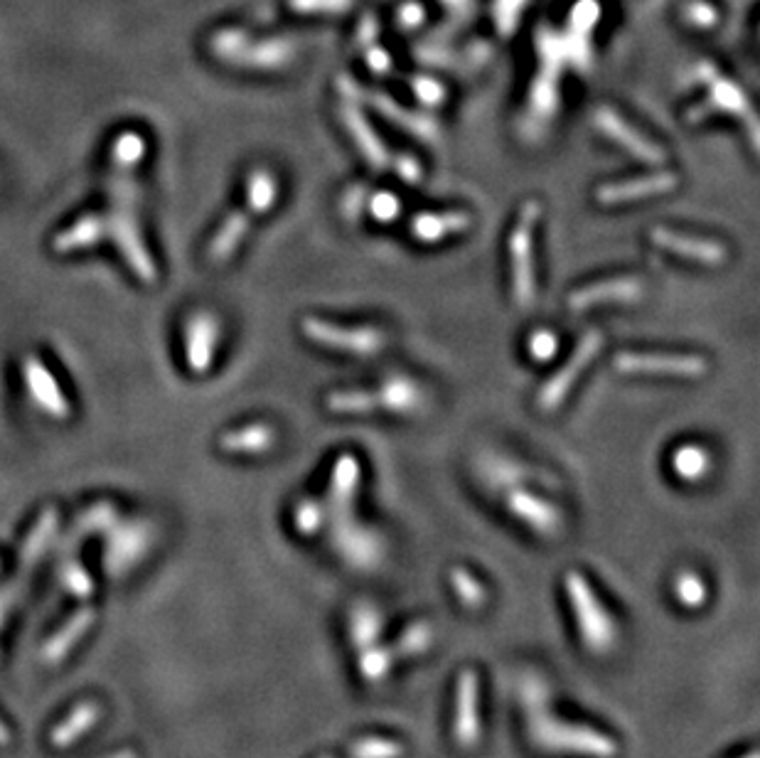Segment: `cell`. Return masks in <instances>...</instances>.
Returning a JSON list of instances; mask_svg holds the SVG:
<instances>
[{
  "instance_id": "cell-1",
  "label": "cell",
  "mask_w": 760,
  "mask_h": 758,
  "mask_svg": "<svg viewBox=\"0 0 760 758\" xmlns=\"http://www.w3.org/2000/svg\"><path fill=\"white\" fill-rule=\"evenodd\" d=\"M143 153H146V141L141 133L123 131L116 136L109 168V212L104 215L109 239L119 247L128 269L143 284H155L158 271H155L153 256L143 242L141 217H138L136 170L141 165Z\"/></svg>"
},
{
  "instance_id": "cell-2",
  "label": "cell",
  "mask_w": 760,
  "mask_h": 758,
  "mask_svg": "<svg viewBox=\"0 0 760 758\" xmlns=\"http://www.w3.org/2000/svg\"><path fill=\"white\" fill-rule=\"evenodd\" d=\"M278 200V180L274 173H269L266 168H256L254 173L246 178V202L242 210L232 212L227 220L222 222V227L214 232L212 242L207 244V261L214 266H222L227 261H232V256L237 254V249L242 247L244 237L249 234V229L254 227V222L261 215L271 210Z\"/></svg>"
},
{
  "instance_id": "cell-3",
  "label": "cell",
  "mask_w": 760,
  "mask_h": 758,
  "mask_svg": "<svg viewBox=\"0 0 760 758\" xmlns=\"http://www.w3.org/2000/svg\"><path fill=\"white\" fill-rule=\"evenodd\" d=\"M699 79L706 84V87H709V96H706V101H701V104L687 111L689 124H701V121L709 119V116H714V114H731L748 126L751 143L758 151V138H760L758 119L746 92H743L741 87H736L731 79H726L724 74L716 72L714 64H709V62L699 64Z\"/></svg>"
},
{
  "instance_id": "cell-4",
  "label": "cell",
  "mask_w": 760,
  "mask_h": 758,
  "mask_svg": "<svg viewBox=\"0 0 760 758\" xmlns=\"http://www.w3.org/2000/svg\"><path fill=\"white\" fill-rule=\"evenodd\" d=\"M542 205L537 200H527L519 207L515 227L510 232V269H512V293L522 308H529L537 298V274H534V232H537Z\"/></svg>"
},
{
  "instance_id": "cell-5",
  "label": "cell",
  "mask_w": 760,
  "mask_h": 758,
  "mask_svg": "<svg viewBox=\"0 0 760 758\" xmlns=\"http://www.w3.org/2000/svg\"><path fill=\"white\" fill-rule=\"evenodd\" d=\"M212 52L227 64L251 69H283L296 57L291 40H251L239 30H219L212 37Z\"/></svg>"
},
{
  "instance_id": "cell-6",
  "label": "cell",
  "mask_w": 760,
  "mask_h": 758,
  "mask_svg": "<svg viewBox=\"0 0 760 758\" xmlns=\"http://www.w3.org/2000/svg\"><path fill=\"white\" fill-rule=\"evenodd\" d=\"M301 333L305 340L320 348L360 357L377 355L389 345V335L374 325H340L318 316H305L301 320Z\"/></svg>"
},
{
  "instance_id": "cell-7",
  "label": "cell",
  "mask_w": 760,
  "mask_h": 758,
  "mask_svg": "<svg viewBox=\"0 0 760 758\" xmlns=\"http://www.w3.org/2000/svg\"><path fill=\"white\" fill-rule=\"evenodd\" d=\"M603 345H606V338H603L601 330H588V333L578 340V345L569 355V360L539 387L537 409L544 411V414H551V411L559 409L561 404L569 399V392L574 389L578 377L583 375V370H586V367L596 360L598 352L603 350Z\"/></svg>"
},
{
  "instance_id": "cell-8",
  "label": "cell",
  "mask_w": 760,
  "mask_h": 758,
  "mask_svg": "<svg viewBox=\"0 0 760 758\" xmlns=\"http://www.w3.org/2000/svg\"><path fill=\"white\" fill-rule=\"evenodd\" d=\"M615 370L625 375H657L677 379H699L709 372V360L694 352H618Z\"/></svg>"
},
{
  "instance_id": "cell-9",
  "label": "cell",
  "mask_w": 760,
  "mask_h": 758,
  "mask_svg": "<svg viewBox=\"0 0 760 758\" xmlns=\"http://www.w3.org/2000/svg\"><path fill=\"white\" fill-rule=\"evenodd\" d=\"M566 591H569L571 606H574L578 628H581V638L586 640L588 648L596 650V653L610 648V643H613L615 638L613 621H610L606 608H601V603H598L596 594H593V589L588 586V581L583 579L578 571H571V574L566 576Z\"/></svg>"
},
{
  "instance_id": "cell-10",
  "label": "cell",
  "mask_w": 760,
  "mask_h": 758,
  "mask_svg": "<svg viewBox=\"0 0 760 758\" xmlns=\"http://www.w3.org/2000/svg\"><path fill=\"white\" fill-rule=\"evenodd\" d=\"M593 126L608 136L615 146L623 148L625 153H630L633 158H638L640 163L647 165H665L667 163V151L662 146H657L655 141L640 133L638 128L630 126L623 116L618 114L610 106H598L593 111Z\"/></svg>"
},
{
  "instance_id": "cell-11",
  "label": "cell",
  "mask_w": 760,
  "mask_h": 758,
  "mask_svg": "<svg viewBox=\"0 0 760 758\" xmlns=\"http://www.w3.org/2000/svg\"><path fill=\"white\" fill-rule=\"evenodd\" d=\"M650 239L655 247L665 249L667 254L679 256V259L694 261L701 266H724L729 261V249L721 242L706 237H692V234L674 232L669 227H652Z\"/></svg>"
},
{
  "instance_id": "cell-12",
  "label": "cell",
  "mask_w": 760,
  "mask_h": 758,
  "mask_svg": "<svg viewBox=\"0 0 760 758\" xmlns=\"http://www.w3.org/2000/svg\"><path fill=\"white\" fill-rule=\"evenodd\" d=\"M679 175L672 170H660V173L642 175V178L630 180H615V183H603L596 190V202L603 207L628 205V202L650 200V197L667 195V192L677 190Z\"/></svg>"
},
{
  "instance_id": "cell-13",
  "label": "cell",
  "mask_w": 760,
  "mask_h": 758,
  "mask_svg": "<svg viewBox=\"0 0 760 758\" xmlns=\"http://www.w3.org/2000/svg\"><path fill=\"white\" fill-rule=\"evenodd\" d=\"M647 286L638 276H618V279L596 281L576 288L569 296L571 311H591L598 306H610V303H638L645 296Z\"/></svg>"
},
{
  "instance_id": "cell-14",
  "label": "cell",
  "mask_w": 760,
  "mask_h": 758,
  "mask_svg": "<svg viewBox=\"0 0 760 758\" xmlns=\"http://www.w3.org/2000/svg\"><path fill=\"white\" fill-rule=\"evenodd\" d=\"M222 328L210 311H197L185 323V360L195 375H205L214 365Z\"/></svg>"
},
{
  "instance_id": "cell-15",
  "label": "cell",
  "mask_w": 760,
  "mask_h": 758,
  "mask_svg": "<svg viewBox=\"0 0 760 758\" xmlns=\"http://www.w3.org/2000/svg\"><path fill=\"white\" fill-rule=\"evenodd\" d=\"M23 377L28 384V392L32 402L37 404L45 414H50L52 419H67L69 416V402L64 399L60 384H57L55 375L47 370L45 362L37 355H28L23 362Z\"/></svg>"
},
{
  "instance_id": "cell-16",
  "label": "cell",
  "mask_w": 760,
  "mask_h": 758,
  "mask_svg": "<svg viewBox=\"0 0 760 758\" xmlns=\"http://www.w3.org/2000/svg\"><path fill=\"white\" fill-rule=\"evenodd\" d=\"M473 215L468 210H441V212H419L411 220L409 229L416 242L421 244H441L446 239L465 234L473 229Z\"/></svg>"
},
{
  "instance_id": "cell-17",
  "label": "cell",
  "mask_w": 760,
  "mask_h": 758,
  "mask_svg": "<svg viewBox=\"0 0 760 758\" xmlns=\"http://www.w3.org/2000/svg\"><path fill=\"white\" fill-rule=\"evenodd\" d=\"M340 116H342V124H345L347 128V133H350L352 141L357 143V148H360L362 156L367 158V163L372 165V168L384 170L387 165H392V156H389L387 146H384L382 138L377 136V131H374L372 124H369L367 116L362 114V109L357 106L355 99H345V104H342V109H340Z\"/></svg>"
},
{
  "instance_id": "cell-18",
  "label": "cell",
  "mask_w": 760,
  "mask_h": 758,
  "mask_svg": "<svg viewBox=\"0 0 760 758\" xmlns=\"http://www.w3.org/2000/svg\"><path fill=\"white\" fill-rule=\"evenodd\" d=\"M276 443L278 431L266 421H251L219 436V448L234 456H261V453L274 451Z\"/></svg>"
},
{
  "instance_id": "cell-19",
  "label": "cell",
  "mask_w": 760,
  "mask_h": 758,
  "mask_svg": "<svg viewBox=\"0 0 760 758\" xmlns=\"http://www.w3.org/2000/svg\"><path fill=\"white\" fill-rule=\"evenodd\" d=\"M340 87L345 89V92L352 94V99H365L369 106H374V109L379 111V114L389 116V119L396 121L399 126L409 128L411 133H419V136H426V133H431L433 128H436V124H433V119H428V116H421V114H414V111L404 109V106L396 104L394 99H389V96L379 94V92H369V89H362L357 87L352 79H340Z\"/></svg>"
},
{
  "instance_id": "cell-20",
  "label": "cell",
  "mask_w": 760,
  "mask_h": 758,
  "mask_svg": "<svg viewBox=\"0 0 760 758\" xmlns=\"http://www.w3.org/2000/svg\"><path fill=\"white\" fill-rule=\"evenodd\" d=\"M507 507H510L517 520H522L524 525L532 527L539 535H551V532H556L561 527L559 510L547 503V500L527 493V490H512L507 495Z\"/></svg>"
},
{
  "instance_id": "cell-21",
  "label": "cell",
  "mask_w": 760,
  "mask_h": 758,
  "mask_svg": "<svg viewBox=\"0 0 760 758\" xmlns=\"http://www.w3.org/2000/svg\"><path fill=\"white\" fill-rule=\"evenodd\" d=\"M456 739L460 746H473L480 736L478 719V677L473 670H465L458 680L456 702Z\"/></svg>"
},
{
  "instance_id": "cell-22",
  "label": "cell",
  "mask_w": 760,
  "mask_h": 758,
  "mask_svg": "<svg viewBox=\"0 0 760 758\" xmlns=\"http://www.w3.org/2000/svg\"><path fill=\"white\" fill-rule=\"evenodd\" d=\"M109 239V227H106L104 212H92V215H82L77 222L64 227L52 242V249L57 254L79 252V249H89Z\"/></svg>"
},
{
  "instance_id": "cell-23",
  "label": "cell",
  "mask_w": 760,
  "mask_h": 758,
  "mask_svg": "<svg viewBox=\"0 0 760 758\" xmlns=\"http://www.w3.org/2000/svg\"><path fill=\"white\" fill-rule=\"evenodd\" d=\"M94 621H96L94 608L87 606V608H82V611L74 613V616L69 618L67 623H64L60 631H57L50 640H47L45 645H42V660H45L47 665L62 663V660L69 655V650H72L74 645H77L79 640L87 635L89 628L94 626Z\"/></svg>"
},
{
  "instance_id": "cell-24",
  "label": "cell",
  "mask_w": 760,
  "mask_h": 758,
  "mask_svg": "<svg viewBox=\"0 0 760 758\" xmlns=\"http://www.w3.org/2000/svg\"><path fill=\"white\" fill-rule=\"evenodd\" d=\"M99 719H101V704L96 702V699H84V702H79L77 707H74L72 712H69L67 717H64L62 722L52 729L50 744L55 746V749H67V746H72L74 741L82 739V736L87 734V731L92 729Z\"/></svg>"
},
{
  "instance_id": "cell-25",
  "label": "cell",
  "mask_w": 760,
  "mask_h": 758,
  "mask_svg": "<svg viewBox=\"0 0 760 758\" xmlns=\"http://www.w3.org/2000/svg\"><path fill=\"white\" fill-rule=\"evenodd\" d=\"M672 471L679 480L699 483L711 471V453L699 443H684L672 453Z\"/></svg>"
},
{
  "instance_id": "cell-26",
  "label": "cell",
  "mask_w": 760,
  "mask_h": 758,
  "mask_svg": "<svg viewBox=\"0 0 760 758\" xmlns=\"http://www.w3.org/2000/svg\"><path fill=\"white\" fill-rule=\"evenodd\" d=\"M325 409L333 414H369L382 409L377 389H335L325 397Z\"/></svg>"
},
{
  "instance_id": "cell-27",
  "label": "cell",
  "mask_w": 760,
  "mask_h": 758,
  "mask_svg": "<svg viewBox=\"0 0 760 758\" xmlns=\"http://www.w3.org/2000/svg\"><path fill=\"white\" fill-rule=\"evenodd\" d=\"M379 402L382 409L396 411V414H406V411H414L421 404V389L419 384L411 382L406 377H396L384 382L382 387H377Z\"/></svg>"
},
{
  "instance_id": "cell-28",
  "label": "cell",
  "mask_w": 760,
  "mask_h": 758,
  "mask_svg": "<svg viewBox=\"0 0 760 758\" xmlns=\"http://www.w3.org/2000/svg\"><path fill=\"white\" fill-rule=\"evenodd\" d=\"M360 461H357L352 453H342L337 458L335 468H333V480H330V498H333L335 505H345L352 503L357 493V485H360Z\"/></svg>"
},
{
  "instance_id": "cell-29",
  "label": "cell",
  "mask_w": 760,
  "mask_h": 758,
  "mask_svg": "<svg viewBox=\"0 0 760 758\" xmlns=\"http://www.w3.org/2000/svg\"><path fill=\"white\" fill-rule=\"evenodd\" d=\"M57 520H60L57 510H45V512H42L40 520H37V525H35V530L30 532V537L25 539L23 549H20V569L35 567L37 559H40L42 554H45L47 544H50L52 535H55Z\"/></svg>"
},
{
  "instance_id": "cell-30",
  "label": "cell",
  "mask_w": 760,
  "mask_h": 758,
  "mask_svg": "<svg viewBox=\"0 0 760 758\" xmlns=\"http://www.w3.org/2000/svg\"><path fill=\"white\" fill-rule=\"evenodd\" d=\"M379 628H382V616H379L377 611H372V608H357V611L352 613L350 633L357 648L372 645L374 640H377Z\"/></svg>"
},
{
  "instance_id": "cell-31",
  "label": "cell",
  "mask_w": 760,
  "mask_h": 758,
  "mask_svg": "<svg viewBox=\"0 0 760 758\" xmlns=\"http://www.w3.org/2000/svg\"><path fill=\"white\" fill-rule=\"evenodd\" d=\"M674 594L684 606L697 608L706 601V584L694 571H679V576L674 579Z\"/></svg>"
},
{
  "instance_id": "cell-32",
  "label": "cell",
  "mask_w": 760,
  "mask_h": 758,
  "mask_svg": "<svg viewBox=\"0 0 760 758\" xmlns=\"http://www.w3.org/2000/svg\"><path fill=\"white\" fill-rule=\"evenodd\" d=\"M352 758H399L401 746L392 739H382V736H369L360 739L350 751Z\"/></svg>"
},
{
  "instance_id": "cell-33",
  "label": "cell",
  "mask_w": 760,
  "mask_h": 758,
  "mask_svg": "<svg viewBox=\"0 0 760 758\" xmlns=\"http://www.w3.org/2000/svg\"><path fill=\"white\" fill-rule=\"evenodd\" d=\"M453 589H456L458 599L463 603H468V606H480V603L485 601V589L483 584H480L478 579H475L470 571L465 569H453Z\"/></svg>"
},
{
  "instance_id": "cell-34",
  "label": "cell",
  "mask_w": 760,
  "mask_h": 758,
  "mask_svg": "<svg viewBox=\"0 0 760 758\" xmlns=\"http://www.w3.org/2000/svg\"><path fill=\"white\" fill-rule=\"evenodd\" d=\"M682 18L687 20V25H692V28L709 30L719 23V10L711 3H706V0H689L682 8Z\"/></svg>"
},
{
  "instance_id": "cell-35",
  "label": "cell",
  "mask_w": 760,
  "mask_h": 758,
  "mask_svg": "<svg viewBox=\"0 0 760 758\" xmlns=\"http://www.w3.org/2000/svg\"><path fill=\"white\" fill-rule=\"evenodd\" d=\"M288 8L293 10V13H301V15H318V13H345V10H350L352 5H355V0H288Z\"/></svg>"
},
{
  "instance_id": "cell-36",
  "label": "cell",
  "mask_w": 760,
  "mask_h": 758,
  "mask_svg": "<svg viewBox=\"0 0 760 758\" xmlns=\"http://www.w3.org/2000/svg\"><path fill=\"white\" fill-rule=\"evenodd\" d=\"M323 507L313 500H301L296 505V512H293V522H296V530L301 532L303 537L313 535L320 525H323Z\"/></svg>"
},
{
  "instance_id": "cell-37",
  "label": "cell",
  "mask_w": 760,
  "mask_h": 758,
  "mask_svg": "<svg viewBox=\"0 0 760 758\" xmlns=\"http://www.w3.org/2000/svg\"><path fill=\"white\" fill-rule=\"evenodd\" d=\"M62 584L67 586L72 594L77 596H94V581L89 579V574L79 567L77 562H67L60 571Z\"/></svg>"
},
{
  "instance_id": "cell-38",
  "label": "cell",
  "mask_w": 760,
  "mask_h": 758,
  "mask_svg": "<svg viewBox=\"0 0 760 758\" xmlns=\"http://www.w3.org/2000/svg\"><path fill=\"white\" fill-rule=\"evenodd\" d=\"M529 355H532L534 362H547L551 360V357L556 355V350H559V338H556L551 330H534L532 335H529Z\"/></svg>"
},
{
  "instance_id": "cell-39",
  "label": "cell",
  "mask_w": 760,
  "mask_h": 758,
  "mask_svg": "<svg viewBox=\"0 0 760 758\" xmlns=\"http://www.w3.org/2000/svg\"><path fill=\"white\" fill-rule=\"evenodd\" d=\"M389 663H392L389 650L384 653V650L377 648V650H367V653L360 655V670H362V675H365V680L369 682L382 680V677L387 675Z\"/></svg>"
},
{
  "instance_id": "cell-40",
  "label": "cell",
  "mask_w": 760,
  "mask_h": 758,
  "mask_svg": "<svg viewBox=\"0 0 760 758\" xmlns=\"http://www.w3.org/2000/svg\"><path fill=\"white\" fill-rule=\"evenodd\" d=\"M369 210H372L374 220L389 224L399 217L401 202H399V197L392 195V192H377V195L372 197V202H369Z\"/></svg>"
},
{
  "instance_id": "cell-41",
  "label": "cell",
  "mask_w": 760,
  "mask_h": 758,
  "mask_svg": "<svg viewBox=\"0 0 760 758\" xmlns=\"http://www.w3.org/2000/svg\"><path fill=\"white\" fill-rule=\"evenodd\" d=\"M431 640H433L431 628L424 626V623H416V626H411L409 631L401 635L399 650H404V655L424 653L428 645H431Z\"/></svg>"
},
{
  "instance_id": "cell-42",
  "label": "cell",
  "mask_w": 760,
  "mask_h": 758,
  "mask_svg": "<svg viewBox=\"0 0 760 758\" xmlns=\"http://www.w3.org/2000/svg\"><path fill=\"white\" fill-rule=\"evenodd\" d=\"M411 89H414L416 99L424 101L426 106H438L446 99V87L431 77H414L411 79Z\"/></svg>"
},
{
  "instance_id": "cell-43",
  "label": "cell",
  "mask_w": 760,
  "mask_h": 758,
  "mask_svg": "<svg viewBox=\"0 0 760 758\" xmlns=\"http://www.w3.org/2000/svg\"><path fill=\"white\" fill-rule=\"evenodd\" d=\"M362 52H365L367 67L372 69L374 74H387V72H392V67H394L392 55H389V52L384 50V47H379L377 42H372V45L365 47V50H362Z\"/></svg>"
},
{
  "instance_id": "cell-44",
  "label": "cell",
  "mask_w": 760,
  "mask_h": 758,
  "mask_svg": "<svg viewBox=\"0 0 760 758\" xmlns=\"http://www.w3.org/2000/svg\"><path fill=\"white\" fill-rule=\"evenodd\" d=\"M424 18H426L424 5L416 3V0H409V3L401 5V10H399V28L411 30V28H416V25L424 23Z\"/></svg>"
},
{
  "instance_id": "cell-45",
  "label": "cell",
  "mask_w": 760,
  "mask_h": 758,
  "mask_svg": "<svg viewBox=\"0 0 760 758\" xmlns=\"http://www.w3.org/2000/svg\"><path fill=\"white\" fill-rule=\"evenodd\" d=\"M392 163L399 168V175L406 180V183H419L424 168H421V163L414 156H399L396 160H392Z\"/></svg>"
},
{
  "instance_id": "cell-46",
  "label": "cell",
  "mask_w": 760,
  "mask_h": 758,
  "mask_svg": "<svg viewBox=\"0 0 760 758\" xmlns=\"http://www.w3.org/2000/svg\"><path fill=\"white\" fill-rule=\"evenodd\" d=\"M377 35H379L377 18H374V15H365L360 23V30H357V42H360L362 50L372 45V42H377Z\"/></svg>"
},
{
  "instance_id": "cell-47",
  "label": "cell",
  "mask_w": 760,
  "mask_h": 758,
  "mask_svg": "<svg viewBox=\"0 0 760 758\" xmlns=\"http://www.w3.org/2000/svg\"><path fill=\"white\" fill-rule=\"evenodd\" d=\"M104 758H138V756H136V751H133V749H123V751H119V754L104 756Z\"/></svg>"
},
{
  "instance_id": "cell-48",
  "label": "cell",
  "mask_w": 760,
  "mask_h": 758,
  "mask_svg": "<svg viewBox=\"0 0 760 758\" xmlns=\"http://www.w3.org/2000/svg\"><path fill=\"white\" fill-rule=\"evenodd\" d=\"M8 741H10V734H8V729H5V724H3V722H0V746H3V744H8Z\"/></svg>"
},
{
  "instance_id": "cell-49",
  "label": "cell",
  "mask_w": 760,
  "mask_h": 758,
  "mask_svg": "<svg viewBox=\"0 0 760 758\" xmlns=\"http://www.w3.org/2000/svg\"><path fill=\"white\" fill-rule=\"evenodd\" d=\"M746 758H758V756H756V751H751V754H748Z\"/></svg>"
},
{
  "instance_id": "cell-50",
  "label": "cell",
  "mask_w": 760,
  "mask_h": 758,
  "mask_svg": "<svg viewBox=\"0 0 760 758\" xmlns=\"http://www.w3.org/2000/svg\"><path fill=\"white\" fill-rule=\"evenodd\" d=\"M325 758H333V756H325Z\"/></svg>"
}]
</instances>
